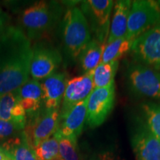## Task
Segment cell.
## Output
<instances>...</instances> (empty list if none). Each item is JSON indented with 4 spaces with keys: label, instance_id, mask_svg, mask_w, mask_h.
<instances>
[{
    "label": "cell",
    "instance_id": "obj_1",
    "mask_svg": "<svg viewBox=\"0 0 160 160\" xmlns=\"http://www.w3.org/2000/svg\"><path fill=\"white\" fill-rule=\"evenodd\" d=\"M32 56L31 40L19 28L10 25L0 35V97L28 80Z\"/></svg>",
    "mask_w": 160,
    "mask_h": 160
},
{
    "label": "cell",
    "instance_id": "obj_2",
    "mask_svg": "<svg viewBox=\"0 0 160 160\" xmlns=\"http://www.w3.org/2000/svg\"><path fill=\"white\" fill-rule=\"evenodd\" d=\"M62 9L56 2L40 1L26 8L21 15V23L31 39L47 37L57 25Z\"/></svg>",
    "mask_w": 160,
    "mask_h": 160
},
{
    "label": "cell",
    "instance_id": "obj_3",
    "mask_svg": "<svg viewBox=\"0 0 160 160\" xmlns=\"http://www.w3.org/2000/svg\"><path fill=\"white\" fill-rule=\"evenodd\" d=\"M62 27L66 53L71 59H77L92 40L87 19L81 9L72 8L66 11Z\"/></svg>",
    "mask_w": 160,
    "mask_h": 160
},
{
    "label": "cell",
    "instance_id": "obj_4",
    "mask_svg": "<svg viewBox=\"0 0 160 160\" xmlns=\"http://www.w3.org/2000/svg\"><path fill=\"white\" fill-rule=\"evenodd\" d=\"M160 25V8L157 2L136 0L132 2L125 38L134 41L140 35Z\"/></svg>",
    "mask_w": 160,
    "mask_h": 160
},
{
    "label": "cell",
    "instance_id": "obj_5",
    "mask_svg": "<svg viewBox=\"0 0 160 160\" xmlns=\"http://www.w3.org/2000/svg\"><path fill=\"white\" fill-rule=\"evenodd\" d=\"M112 0H87L81 3V11L88 22L94 39L106 44L111 26Z\"/></svg>",
    "mask_w": 160,
    "mask_h": 160
},
{
    "label": "cell",
    "instance_id": "obj_6",
    "mask_svg": "<svg viewBox=\"0 0 160 160\" xmlns=\"http://www.w3.org/2000/svg\"><path fill=\"white\" fill-rule=\"evenodd\" d=\"M128 83L135 94L160 101V72L133 62L126 72Z\"/></svg>",
    "mask_w": 160,
    "mask_h": 160
},
{
    "label": "cell",
    "instance_id": "obj_7",
    "mask_svg": "<svg viewBox=\"0 0 160 160\" xmlns=\"http://www.w3.org/2000/svg\"><path fill=\"white\" fill-rule=\"evenodd\" d=\"M131 51L135 62L160 72V25L137 37Z\"/></svg>",
    "mask_w": 160,
    "mask_h": 160
},
{
    "label": "cell",
    "instance_id": "obj_8",
    "mask_svg": "<svg viewBox=\"0 0 160 160\" xmlns=\"http://www.w3.org/2000/svg\"><path fill=\"white\" fill-rule=\"evenodd\" d=\"M115 84L103 88L93 89L88 97L86 123L94 128L99 127L111 113L115 103Z\"/></svg>",
    "mask_w": 160,
    "mask_h": 160
},
{
    "label": "cell",
    "instance_id": "obj_9",
    "mask_svg": "<svg viewBox=\"0 0 160 160\" xmlns=\"http://www.w3.org/2000/svg\"><path fill=\"white\" fill-rule=\"evenodd\" d=\"M32 50L33 56L30 67L31 77L39 81L53 74L62 62L59 51L47 42L37 43Z\"/></svg>",
    "mask_w": 160,
    "mask_h": 160
},
{
    "label": "cell",
    "instance_id": "obj_10",
    "mask_svg": "<svg viewBox=\"0 0 160 160\" xmlns=\"http://www.w3.org/2000/svg\"><path fill=\"white\" fill-rule=\"evenodd\" d=\"M59 122V110L47 111L32 118L23 132L28 142L35 148L42 142L51 138L57 131Z\"/></svg>",
    "mask_w": 160,
    "mask_h": 160
},
{
    "label": "cell",
    "instance_id": "obj_11",
    "mask_svg": "<svg viewBox=\"0 0 160 160\" xmlns=\"http://www.w3.org/2000/svg\"><path fill=\"white\" fill-rule=\"evenodd\" d=\"M92 72L85 73L68 81L59 115H62L72 107L89 97L93 91Z\"/></svg>",
    "mask_w": 160,
    "mask_h": 160
},
{
    "label": "cell",
    "instance_id": "obj_12",
    "mask_svg": "<svg viewBox=\"0 0 160 160\" xmlns=\"http://www.w3.org/2000/svg\"><path fill=\"white\" fill-rule=\"evenodd\" d=\"M88 98L72 107L62 115H59L57 133L65 137L77 139L82 131L87 117Z\"/></svg>",
    "mask_w": 160,
    "mask_h": 160
},
{
    "label": "cell",
    "instance_id": "obj_13",
    "mask_svg": "<svg viewBox=\"0 0 160 160\" xmlns=\"http://www.w3.org/2000/svg\"><path fill=\"white\" fill-rule=\"evenodd\" d=\"M131 143L137 160H160V140L145 125L137 130Z\"/></svg>",
    "mask_w": 160,
    "mask_h": 160
},
{
    "label": "cell",
    "instance_id": "obj_14",
    "mask_svg": "<svg viewBox=\"0 0 160 160\" xmlns=\"http://www.w3.org/2000/svg\"><path fill=\"white\" fill-rule=\"evenodd\" d=\"M68 81L67 76L63 72L54 73L42 80L41 85L45 110L53 111L59 109Z\"/></svg>",
    "mask_w": 160,
    "mask_h": 160
},
{
    "label": "cell",
    "instance_id": "obj_15",
    "mask_svg": "<svg viewBox=\"0 0 160 160\" xmlns=\"http://www.w3.org/2000/svg\"><path fill=\"white\" fill-rule=\"evenodd\" d=\"M0 119L13 124L19 131L25 128L27 116L17 91L0 97Z\"/></svg>",
    "mask_w": 160,
    "mask_h": 160
},
{
    "label": "cell",
    "instance_id": "obj_16",
    "mask_svg": "<svg viewBox=\"0 0 160 160\" xmlns=\"http://www.w3.org/2000/svg\"><path fill=\"white\" fill-rule=\"evenodd\" d=\"M19 101L26 114L31 118L39 113L41 102L42 100V89L41 82L36 79H28L17 90Z\"/></svg>",
    "mask_w": 160,
    "mask_h": 160
},
{
    "label": "cell",
    "instance_id": "obj_17",
    "mask_svg": "<svg viewBox=\"0 0 160 160\" xmlns=\"http://www.w3.org/2000/svg\"><path fill=\"white\" fill-rule=\"evenodd\" d=\"M131 5L132 2L130 0H119L116 2L109 35L106 43L125 37Z\"/></svg>",
    "mask_w": 160,
    "mask_h": 160
},
{
    "label": "cell",
    "instance_id": "obj_18",
    "mask_svg": "<svg viewBox=\"0 0 160 160\" xmlns=\"http://www.w3.org/2000/svg\"><path fill=\"white\" fill-rule=\"evenodd\" d=\"M2 148L13 160H39L34 148L28 142L23 133L22 137H11L2 145Z\"/></svg>",
    "mask_w": 160,
    "mask_h": 160
},
{
    "label": "cell",
    "instance_id": "obj_19",
    "mask_svg": "<svg viewBox=\"0 0 160 160\" xmlns=\"http://www.w3.org/2000/svg\"><path fill=\"white\" fill-rule=\"evenodd\" d=\"M105 44L92 39L79 56L81 68L85 73L94 70L101 63Z\"/></svg>",
    "mask_w": 160,
    "mask_h": 160
},
{
    "label": "cell",
    "instance_id": "obj_20",
    "mask_svg": "<svg viewBox=\"0 0 160 160\" xmlns=\"http://www.w3.org/2000/svg\"><path fill=\"white\" fill-rule=\"evenodd\" d=\"M119 61L110 63H100L92 72L93 88H103L114 84Z\"/></svg>",
    "mask_w": 160,
    "mask_h": 160
},
{
    "label": "cell",
    "instance_id": "obj_21",
    "mask_svg": "<svg viewBox=\"0 0 160 160\" xmlns=\"http://www.w3.org/2000/svg\"><path fill=\"white\" fill-rule=\"evenodd\" d=\"M133 42L124 37L116 39L110 43H106L101 63L106 64L118 61V59L131 51Z\"/></svg>",
    "mask_w": 160,
    "mask_h": 160
},
{
    "label": "cell",
    "instance_id": "obj_22",
    "mask_svg": "<svg viewBox=\"0 0 160 160\" xmlns=\"http://www.w3.org/2000/svg\"><path fill=\"white\" fill-rule=\"evenodd\" d=\"M141 110L146 127L160 140V104L145 102L142 103Z\"/></svg>",
    "mask_w": 160,
    "mask_h": 160
},
{
    "label": "cell",
    "instance_id": "obj_23",
    "mask_svg": "<svg viewBox=\"0 0 160 160\" xmlns=\"http://www.w3.org/2000/svg\"><path fill=\"white\" fill-rule=\"evenodd\" d=\"M59 142L60 157L63 160H80L77 149V139L62 137L56 132L53 135Z\"/></svg>",
    "mask_w": 160,
    "mask_h": 160
},
{
    "label": "cell",
    "instance_id": "obj_24",
    "mask_svg": "<svg viewBox=\"0 0 160 160\" xmlns=\"http://www.w3.org/2000/svg\"><path fill=\"white\" fill-rule=\"evenodd\" d=\"M34 151L39 160H57L61 158L59 142L54 137L42 142L35 148Z\"/></svg>",
    "mask_w": 160,
    "mask_h": 160
},
{
    "label": "cell",
    "instance_id": "obj_25",
    "mask_svg": "<svg viewBox=\"0 0 160 160\" xmlns=\"http://www.w3.org/2000/svg\"><path fill=\"white\" fill-rule=\"evenodd\" d=\"M19 131L13 124L0 119V139H7Z\"/></svg>",
    "mask_w": 160,
    "mask_h": 160
},
{
    "label": "cell",
    "instance_id": "obj_26",
    "mask_svg": "<svg viewBox=\"0 0 160 160\" xmlns=\"http://www.w3.org/2000/svg\"><path fill=\"white\" fill-rule=\"evenodd\" d=\"M11 17L10 16L0 8V35H2L5 31L10 26Z\"/></svg>",
    "mask_w": 160,
    "mask_h": 160
},
{
    "label": "cell",
    "instance_id": "obj_27",
    "mask_svg": "<svg viewBox=\"0 0 160 160\" xmlns=\"http://www.w3.org/2000/svg\"><path fill=\"white\" fill-rule=\"evenodd\" d=\"M97 160H119V159L116 157L113 153H105L102 154H100Z\"/></svg>",
    "mask_w": 160,
    "mask_h": 160
},
{
    "label": "cell",
    "instance_id": "obj_28",
    "mask_svg": "<svg viewBox=\"0 0 160 160\" xmlns=\"http://www.w3.org/2000/svg\"><path fill=\"white\" fill-rule=\"evenodd\" d=\"M0 160H13L5 150L0 148Z\"/></svg>",
    "mask_w": 160,
    "mask_h": 160
},
{
    "label": "cell",
    "instance_id": "obj_29",
    "mask_svg": "<svg viewBox=\"0 0 160 160\" xmlns=\"http://www.w3.org/2000/svg\"><path fill=\"white\" fill-rule=\"evenodd\" d=\"M157 3L158 6H159V8H160V1H157Z\"/></svg>",
    "mask_w": 160,
    "mask_h": 160
},
{
    "label": "cell",
    "instance_id": "obj_30",
    "mask_svg": "<svg viewBox=\"0 0 160 160\" xmlns=\"http://www.w3.org/2000/svg\"><path fill=\"white\" fill-rule=\"evenodd\" d=\"M57 160H63V159H62L61 158H59V159H57Z\"/></svg>",
    "mask_w": 160,
    "mask_h": 160
}]
</instances>
